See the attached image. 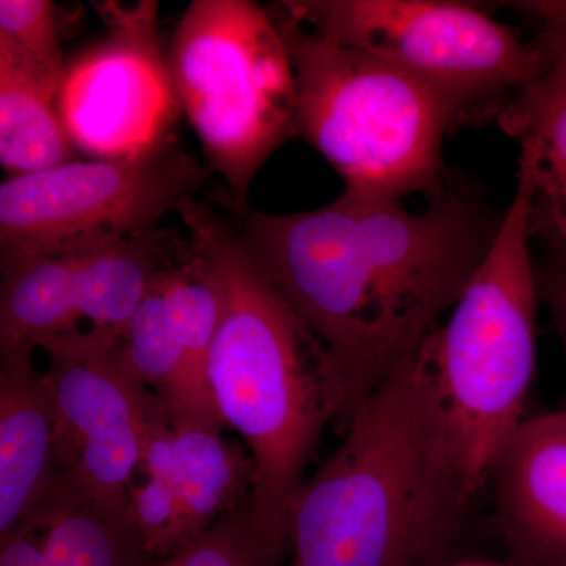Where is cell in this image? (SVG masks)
I'll list each match as a JSON object with an SVG mask.
<instances>
[{"mask_svg":"<svg viewBox=\"0 0 566 566\" xmlns=\"http://www.w3.org/2000/svg\"><path fill=\"white\" fill-rule=\"evenodd\" d=\"M292 57L297 134L337 174L345 192L403 200L444 182L442 142L479 120L455 93L368 52L322 39L277 7Z\"/></svg>","mask_w":566,"mask_h":566,"instance_id":"obj_4","label":"cell"},{"mask_svg":"<svg viewBox=\"0 0 566 566\" xmlns=\"http://www.w3.org/2000/svg\"><path fill=\"white\" fill-rule=\"evenodd\" d=\"M36 348L50 357L44 375L66 491L107 504L128 501L155 394L129 370L122 338L92 327L44 338Z\"/></svg>","mask_w":566,"mask_h":566,"instance_id":"obj_9","label":"cell"},{"mask_svg":"<svg viewBox=\"0 0 566 566\" xmlns=\"http://www.w3.org/2000/svg\"><path fill=\"white\" fill-rule=\"evenodd\" d=\"M159 273L126 326L123 356L137 381L170 411L180 397L185 356Z\"/></svg>","mask_w":566,"mask_h":566,"instance_id":"obj_20","label":"cell"},{"mask_svg":"<svg viewBox=\"0 0 566 566\" xmlns=\"http://www.w3.org/2000/svg\"><path fill=\"white\" fill-rule=\"evenodd\" d=\"M159 281L185 356L180 397L167 415L172 422L223 428L208 382V360L221 322V297L189 240L180 259L159 273Z\"/></svg>","mask_w":566,"mask_h":566,"instance_id":"obj_18","label":"cell"},{"mask_svg":"<svg viewBox=\"0 0 566 566\" xmlns=\"http://www.w3.org/2000/svg\"><path fill=\"white\" fill-rule=\"evenodd\" d=\"M25 346L0 360V538L66 494L46 375Z\"/></svg>","mask_w":566,"mask_h":566,"instance_id":"obj_13","label":"cell"},{"mask_svg":"<svg viewBox=\"0 0 566 566\" xmlns=\"http://www.w3.org/2000/svg\"><path fill=\"white\" fill-rule=\"evenodd\" d=\"M140 469L174 488L196 539L251 497L255 479L251 455L221 427L172 422L161 401L148 411Z\"/></svg>","mask_w":566,"mask_h":566,"instance_id":"obj_14","label":"cell"},{"mask_svg":"<svg viewBox=\"0 0 566 566\" xmlns=\"http://www.w3.org/2000/svg\"><path fill=\"white\" fill-rule=\"evenodd\" d=\"M207 178L177 140L120 159L69 161L0 185V262L61 251L95 233L158 229Z\"/></svg>","mask_w":566,"mask_h":566,"instance_id":"obj_8","label":"cell"},{"mask_svg":"<svg viewBox=\"0 0 566 566\" xmlns=\"http://www.w3.org/2000/svg\"><path fill=\"white\" fill-rule=\"evenodd\" d=\"M0 35L50 80L61 84L66 61L59 36L57 13L50 0H0Z\"/></svg>","mask_w":566,"mask_h":566,"instance_id":"obj_22","label":"cell"},{"mask_svg":"<svg viewBox=\"0 0 566 566\" xmlns=\"http://www.w3.org/2000/svg\"><path fill=\"white\" fill-rule=\"evenodd\" d=\"M188 249L170 230L139 234L95 233L63 245L76 274L82 318L122 338L153 279ZM59 252V251H57Z\"/></svg>","mask_w":566,"mask_h":566,"instance_id":"obj_16","label":"cell"},{"mask_svg":"<svg viewBox=\"0 0 566 566\" xmlns=\"http://www.w3.org/2000/svg\"><path fill=\"white\" fill-rule=\"evenodd\" d=\"M158 2L104 3L107 35L66 65L59 111L74 148L120 159L174 139L181 109L158 29Z\"/></svg>","mask_w":566,"mask_h":566,"instance_id":"obj_10","label":"cell"},{"mask_svg":"<svg viewBox=\"0 0 566 566\" xmlns=\"http://www.w3.org/2000/svg\"><path fill=\"white\" fill-rule=\"evenodd\" d=\"M476 493L420 348L294 495L289 566H449Z\"/></svg>","mask_w":566,"mask_h":566,"instance_id":"obj_2","label":"cell"},{"mask_svg":"<svg viewBox=\"0 0 566 566\" xmlns=\"http://www.w3.org/2000/svg\"><path fill=\"white\" fill-rule=\"evenodd\" d=\"M134 526L129 499L118 504L66 494L0 538V566H155Z\"/></svg>","mask_w":566,"mask_h":566,"instance_id":"obj_15","label":"cell"},{"mask_svg":"<svg viewBox=\"0 0 566 566\" xmlns=\"http://www.w3.org/2000/svg\"><path fill=\"white\" fill-rule=\"evenodd\" d=\"M61 84L50 80L0 35V163L10 177L73 161L59 111Z\"/></svg>","mask_w":566,"mask_h":566,"instance_id":"obj_17","label":"cell"},{"mask_svg":"<svg viewBox=\"0 0 566 566\" xmlns=\"http://www.w3.org/2000/svg\"><path fill=\"white\" fill-rule=\"evenodd\" d=\"M532 212L534 186L520 164L515 197L490 252L422 346L450 438L476 491L526 420L535 376L539 294Z\"/></svg>","mask_w":566,"mask_h":566,"instance_id":"obj_5","label":"cell"},{"mask_svg":"<svg viewBox=\"0 0 566 566\" xmlns=\"http://www.w3.org/2000/svg\"><path fill=\"white\" fill-rule=\"evenodd\" d=\"M80 318L76 274L65 252L2 263L0 356L77 329Z\"/></svg>","mask_w":566,"mask_h":566,"instance_id":"obj_19","label":"cell"},{"mask_svg":"<svg viewBox=\"0 0 566 566\" xmlns=\"http://www.w3.org/2000/svg\"><path fill=\"white\" fill-rule=\"evenodd\" d=\"M177 212L221 297L208 360L212 400L248 444L255 526L289 557L294 495L324 428L340 419L326 352L221 216L192 197Z\"/></svg>","mask_w":566,"mask_h":566,"instance_id":"obj_3","label":"cell"},{"mask_svg":"<svg viewBox=\"0 0 566 566\" xmlns=\"http://www.w3.org/2000/svg\"><path fill=\"white\" fill-rule=\"evenodd\" d=\"M134 526L148 554L166 558L191 545L193 535L177 493L169 483L148 479L129 490Z\"/></svg>","mask_w":566,"mask_h":566,"instance_id":"obj_23","label":"cell"},{"mask_svg":"<svg viewBox=\"0 0 566 566\" xmlns=\"http://www.w3.org/2000/svg\"><path fill=\"white\" fill-rule=\"evenodd\" d=\"M504 216L482 188L449 174L419 212L345 191L319 210L244 212L245 251L326 352L338 423L441 326Z\"/></svg>","mask_w":566,"mask_h":566,"instance_id":"obj_1","label":"cell"},{"mask_svg":"<svg viewBox=\"0 0 566 566\" xmlns=\"http://www.w3.org/2000/svg\"><path fill=\"white\" fill-rule=\"evenodd\" d=\"M166 61L178 106L244 214L253 178L297 134L296 77L274 11L193 0Z\"/></svg>","mask_w":566,"mask_h":566,"instance_id":"obj_6","label":"cell"},{"mask_svg":"<svg viewBox=\"0 0 566 566\" xmlns=\"http://www.w3.org/2000/svg\"><path fill=\"white\" fill-rule=\"evenodd\" d=\"M488 482L512 565L566 566V411L524 420Z\"/></svg>","mask_w":566,"mask_h":566,"instance_id":"obj_12","label":"cell"},{"mask_svg":"<svg viewBox=\"0 0 566 566\" xmlns=\"http://www.w3.org/2000/svg\"><path fill=\"white\" fill-rule=\"evenodd\" d=\"M155 566H289V558L260 534L249 497L191 545L159 558Z\"/></svg>","mask_w":566,"mask_h":566,"instance_id":"obj_21","label":"cell"},{"mask_svg":"<svg viewBox=\"0 0 566 566\" xmlns=\"http://www.w3.org/2000/svg\"><path fill=\"white\" fill-rule=\"evenodd\" d=\"M281 9L340 46L368 52L455 93L495 117L542 71L539 41L471 3L452 0H301Z\"/></svg>","mask_w":566,"mask_h":566,"instance_id":"obj_7","label":"cell"},{"mask_svg":"<svg viewBox=\"0 0 566 566\" xmlns=\"http://www.w3.org/2000/svg\"><path fill=\"white\" fill-rule=\"evenodd\" d=\"M513 9L534 22L546 52L542 71L495 114L521 145V166L534 186L532 238L566 260V2H521Z\"/></svg>","mask_w":566,"mask_h":566,"instance_id":"obj_11","label":"cell"},{"mask_svg":"<svg viewBox=\"0 0 566 566\" xmlns=\"http://www.w3.org/2000/svg\"><path fill=\"white\" fill-rule=\"evenodd\" d=\"M535 273L539 297L553 315L566 357V260L549 253L538 266L535 263ZM560 409L566 411V392Z\"/></svg>","mask_w":566,"mask_h":566,"instance_id":"obj_24","label":"cell"},{"mask_svg":"<svg viewBox=\"0 0 566 566\" xmlns=\"http://www.w3.org/2000/svg\"><path fill=\"white\" fill-rule=\"evenodd\" d=\"M449 566H513V565H501V564H493V562H483V560H457L453 562V564H450Z\"/></svg>","mask_w":566,"mask_h":566,"instance_id":"obj_25","label":"cell"}]
</instances>
